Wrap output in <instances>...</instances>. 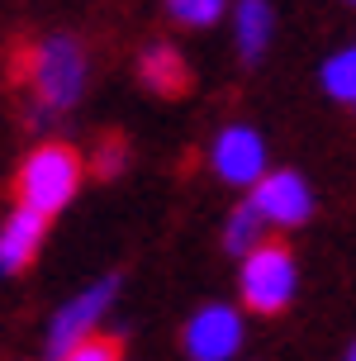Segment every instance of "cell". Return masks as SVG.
I'll return each mask as SVG.
<instances>
[{"instance_id": "1", "label": "cell", "mask_w": 356, "mask_h": 361, "mask_svg": "<svg viewBox=\"0 0 356 361\" xmlns=\"http://www.w3.org/2000/svg\"><path fill=\"white\" fill-rule=\"evenodd\" d=\"M76 185H81V157L62 143L38 147L34 157L19 166V180H15L19 204L34 209V214H43V219H53L57 209H67L71 195H76Z\"/></svg>"}, {"instance_id": "2", "label": "cell", "mask_w": 356, "mask_h": 361, "mask_svg": "<svg viewBox=\"0 0 356 361\" xmlns=\"http://www.w3.org/2000/svg\"><path fill=\"white\" fill-rule=\"evenodd\" d=\"M29 81H34L43 109H71L86 86V57L76 48V38H48L29 53Z\"/></svg>"}, {"instance_id": "3", "label": "cell", "mask_w": 356, "mask_h": 361, "mask_svg": "<svg viewBox=\"0 0 356 361\" xmlns=\"http://www.w3.org/2000/svg\"><path fill=\"white\" fill-rule=\"evenodd\" d=\"M300 271L285 243H262L252 257H243V305L257 314H281L295 300Z\"/></svg>"}, {"instance_id": "4", "label": "cell", "mask_w": 356, "mask_h": 361, "mask_svg": "<svg viewBox=\"0 0 356 361\" xmlns=\"http://www.w3.org/2000/svg\"><path fill=\"white\" fill-rule=\"evenodd\" d=\"M114 290H119V281L114 276H105V281H95L90 290H81L71 305L57 309L53 328H48V357L62 361L71 352V347H81L95 333V324H100V314H105V305L114 300Z\"/></svg>"}, {"instance_id": "5", "label": "cell", "mask_w": 356, "mask_h": 361, "mask_svg": "<svg viewBox=\"0 0 356 361\" xmlns=\"http://www.w3.org/2000/svg\"><path fill=\"white\" fill-rule=\"evenodd\" d=\"M243 347V319L228 305H204L185 324V352L190 361H233Z\"/></svg>"}, {"instance_id": "6", "label": "cell", "mask_w": 356, "mask_h": 361, "mask_svg": "<svg viewBox=\"0 0 356 361\" xmlns=\"http://www.w3.org/2000/svg\"><path fill=\"white\" fill-rule=\"evenodd\" d=\"M247 204L266 224H276V228H300L304 219L314 214V195H309L304 176H295V171H266V176L257 180Z\"/></svg>"}, {"instance_id": "7", "label": "cell", "mask_w": 356, "mask_h": 361, "mask_svg": "<svg viewBox=\"0 0 356 361\" xmlns=\"http://www.w3.org/2000/svg\"><path fill=\"white\" fill-rule=\"evenodd\" d=\"M214 171L228 185H257L266 176V143H262V133L243 128V124L223 128L214 138Z\"/></svg>"}, {"instance_id": "8", "label": "cell", "mask_w": 356, "mask_h": 361, "mask_svg": "<svg viewBox=\"0 0 356 361\" xmlns=\"http://www.w3.org/2000/svg\"><path fill=\"white\" fill-rule=\"evenodd\" d=\"M43 228H48V219L24 209V204L5 219V228H0V276H15V271H24L34 262L38 243H43Z\"/></svg>"}, {"instance_id": "9", "label": "cell", "mask_w": 356, "mask_h": 361, "mask_svg": "<svg viewBox=\"0 0 356 361\" xmlns=\"http://www.w3.org/2000/svg\"><path fill=\"white\" fill-rule=\"evenodd\" d=\"M138 72H142V86H152L157 95H185L190 90V67L171 43H152L138 57Z\"/></svg>"}, {"instance_id": "10", "label": "cell", "mask_w": 356, "mask_h": 361, "mask_svg": "<svg viewBox=\"0 0 356 361\" xmlns=\"http://www.w3.org/2000/svg\"><path fill=\"white\" fill-rule=\"evenodd\" d=\"M233 34H238V53L243 62H257L271 43V5L266 0H243L238 19H233Z\"/></svg>"}, {"instance_id": "11", "label": "cell", "mask_w": 356, "mask_h": 361, "mask_svg": "<svg viewBox=\"0 0 356 361\" xmlns=\"http://www.w3.org/2000/svg\"><path fill=\"white\" fill-rule=\"evenodd\" d=\"M262 233H266V219L257 214L252 204H243V209H238V214L228 219V233H223V247H228L233 257H252L257 247H262V243H266Z\"/></svg>"}, {"instance_id": "12", "label": "cell", "mask_w": 356, "mask_h": 361, "mask_svg": "<svg viewBox=\"0 0 356 361\" xmlns=\"http://www.w3.org/2000/svg\"><path fill=\"white\" fill-rule=\"evenodd\" d=\"M323 86H328L333 100L356 105V48H347V53H338V57L323 62Z\"/></svg>"}, {"instance_id": "13", "label": "cell", "mask_w": 356, "mask_h": 361, "mask_svg": "<svg viewBox=\"0 0 356 361\" xmlns=\"http://www.w3.org/2000/svg\"><path fill=\"white\" fill-rule=\"evenodd\" d=\"M166 10H171V19H180V24L204 29V24H214V19L223 15V0H166Z\"/></svg>"}, {"instance_id": "14", "label": "cell", "mask_w": 356, "mask_h": 361, "mask_svg": "<svg viewBox=\"0 0 356 361\" xmlns=\"http://www.w3.org/2000/svg\"><path fill=\"white\" fill-rule=\"evenodd\" d=\"M62 361H124V347L119 338H100V333H90L81 347H71Z\"/></svg>"}, {"instance_id": "15", "label": "cell", "mask_w": 356, "mask_h": 361, "mask_svg": "<svg viewBox=\"0 0 356 361\" xmlns=\"http://www.w3.org/2000/svg\"><path fill=\"white\" fill-rule=\"evenodd\" d=\"M124 152H128V143L124 138H119V133H109V138H100V147H95V176H119V171H124Z\"/></svg>"}, {"instance_id": "16", "label": "cell", "mask_w": 356, "mask_h": 361, "mask_svg": "<svg viewBox=\"0 0 356 361\" xmlns=\"http://www.w3.org/2000/svg\"><path fill=\"white\" fill-rule=\"evenodd\" d=\"M347 361H356V343H352V352H347Z\"/></svg>"}, {"instance_id": "17", "label": "cell", "mask_w": 356, "mask_h": 361, "mask_svg": "<svg viewBox=\"0 0 356 361\" xmlns=\"http://www.w3.org/2000/svg\"><path fill=\"white\" fill-rule=\"evenodd\" d=\"M352 5H356V0H352Z\"/></svg>"}]
</instances>
